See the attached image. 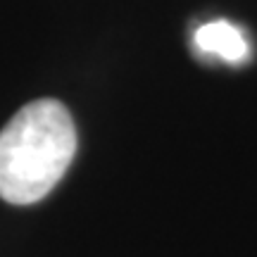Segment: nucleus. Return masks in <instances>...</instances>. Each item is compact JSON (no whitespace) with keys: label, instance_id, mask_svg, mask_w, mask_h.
<instances>
[{"label":"nucleus","instance_id":"nucleus-2","mask_svg":"<svg viewBox=\"0 0 257 257\" xmlns=\"http://www.w3.org/2000/svg\"><path fill=\"white\" fill-rule=\"evenodd\" d=\"M193 48L205 60H219L226 64H243L250 60V41L245 31L229 19H212L195 29Z\"/></svg>","mask_w":257,"mask_h":257},{"label":"nucleus","instance_id":"nucleus-1","mask_svg":"<svg viewBox=\"0 0 257 257\" xmlns=\"http://www.w3.org/2000/svg\"><path fill=\"white\" fill-rule=\"evenodd\" d=\"M76 126L60 100L24 105L0 131V198L31 205L46 198L69 169Z\"/></svg>","mask_w":257,"mask_h":257}]
</instances>
